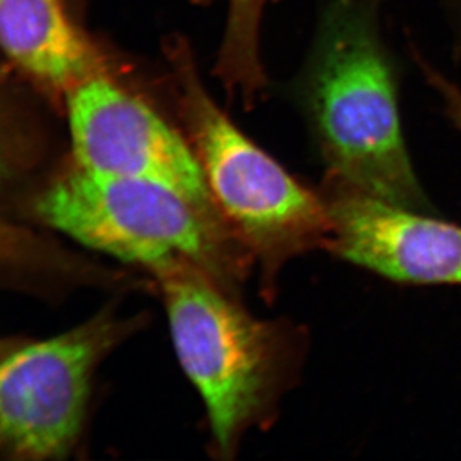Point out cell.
Masks as SVG:
<instances>
[{
    "instance_id": "obj_5",
    "label": "cell",
    "mask_w": 461,
    "mask_h": 461,
    "mask_svg": "<svg viewBox=\"0 0 461 461\" xmlns=\"http://www.w3.org/2000/svg\"><path fill=\"white\" fill-rule=\"evenodd\" d=\"M126 330L113 315L18 346L0 368V442L9 456L59 459L83 430L94 371Z\"/></svg>"
},
{
    "instance_id": "obj_2",
    "label": "cell",
    "mask_w": 461,
    "mask_h": 461,
    "mask_svg": "<svg viewBox=\"0 0 461 461\" xmlns=\"http://www.w3.org/2000/svg\"><path fill=\"white\" fill-rule=\"evenodd\" d=\"M36 220L76 241L157 273L190 260L226 287L249 258L224 224L180 194L74 167L32 199Z\"/></svg>"
},
{
    "instance_id": "obj_6",
    "label": "cell",
    "mask_w": 461,
    "mask_h": 461,
    "mask_svg": "<svg viewBox=\"0 0 461 461\" xmlns=\"http://www.w3.org/2000/svg\"><path fill=\"white\" fill-rule=\"evenodd\" d=\"M67 105L77 168L167 187L229 229L195 151L147 103L98 72L67 93Z\"/></svg>"
},
{
    "instance_id": "obj_9",
    "label": "cell",
    "mask_w": 461,
    "mask_h": 461,
    "mask_svg": "<svg viewBox=\"0 0 461 461\" xmlns=\"http://www.w3.org/2000/svg\"><path fill=\"white\" fill-rule=\"evenodd\" d=\"M268 0H230L226 35L218 62V74L230 89L245 95L264 85L259 59V23Z\"/></svg>"
},
{
    "instance_id": "obj_7",
    "label": "cell",
    "mask_w": 461,
    "mask_h": 461,
    "mask_svg": "<svg viewBox=\"0 0 461 461\" xmlns=\"http://www.w3.org/2000/svg\"><path fill=\"white\" fill-rule=\"evenodd\" d=\"M320 194L332 223L330 253L397 282L461 285V227L330 176Z\"/></svg>"
},
{
    "instance_id": "obj_4",
    "label": "cell",
    "mask_w": 461,
    "mask_h": 461,
    "mask_svg": "<svg viewBox=\"0 0 461 461\" xmlns=\"http://www.w3.org/2000/svg\"><path fill=\"white\" fill-rule=\"evenodd\" d=\"M156 276L176 354L203 397L214 444L220 453H232L277 390V330L251 317L226 295L223 285L190 260L173 262Z\"/></svg>"
},
{
    "instance_id": "obj_3",
    "label": "cell",
    "mask_w": 461,
    "mask_h": 461,
    "mask_svg": "<svg viewBox=\"0 0 461 461\" xmlns=\"http://www.w3.org/2000/svg\"><path fill=\"white\" fill-rule=\"evenodd\" d=\"M175 62L185 120L215 205L266 280L291 258L326 247L332 223L321 194L306 189L230 122L184 50H176Z\"/></svg>"
},
{
    "instance_id": "obj_8",
    "label": "cell",
    "mask_w": 461,
    "mask_h": 461,
    "mask_svg": "<svg viewBox=\"0 0 461 461\" xmlns=\"http://www.w3.org/2000/svg\"><path fill=\"white\" fill-rule=\"evenodd\" d=\"M0 36L11 62L51 89L68 93L99 72L63 0H0Z\"/></svg>"
},
{
    "instance_id": "obj_10",
    "label": "cell",
    "mask_w": 461,
    "mask_h": 461,
    "mask_svg": "<svg viewBox=\"0 0 461 461\" xmlns=\"http://www.w3.org/2000/svg\"><path fill=\"white\" fill-rule=\"evenodd\" d=\"M414 59L420 67L424 80L432 87L441 99L447 120L461 133V89L447 76L439 72L429 60L421 57L420 51H414Z\"/></svg>"
},
{
    "instance_id": "obj_1",
    "label": "cell",
    "mask_w": 461,
    "mask_h": 461,
    "mask_svg": "<svg viewBox=\"0 0 461 461\" xmlns=\"http://www.w3.org/2000/svg\"><path fill=\"white\" fill-rule=\"evenodd\" d=\"M381 5L324 0L297 99L327 176L427 213L403 139L399 75L382 35Z\"/></svg>"
},
{
    "instance_id": "obj_11",
    "label": "cell",
    "mask_w": 461,
    "mask_h": 461,
    "mask_svg": "<svg viewBox=\"0 0 461 461\" xmlns=\"http://www.w3.org/2000/svg\"><path fill=\"white\" fill-rule=\"evenodd\" d=\"M448 2H450L451 7L456 8L461 14V0H448Z\"/></svg>"
}]
</instances>
